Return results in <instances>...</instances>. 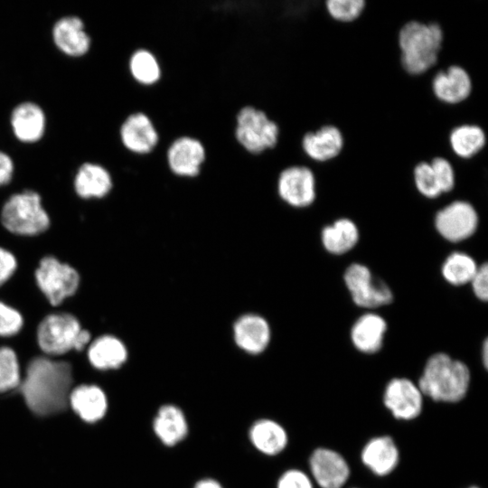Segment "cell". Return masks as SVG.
Listing matches in <instances>:
<instances>
[{
	"label": "cell",
	"instance_id": "obj_1",
	"mask_svg": "<svg viewBox=\"0 0 488 488\" xmlns=\"http://www.w3.org/2000/svg\"><path fill=\"white\" fill-rule=\"evenodd\" d=\"M72 385L70 362L40 354L28 361L19 389L32 412L51 416L66 409Z\"/></svg>",
	"mask_w": 488,
	"mask_h": 488
},
{
	"label": "cell",
	"instance_id": "obj_2",
	"mask_svg": "<svg viewBox=\"0 0 488 488\" xmlns=\"http://www.w3.org/2000/svg\"><path fill=\"white\" fill-rule=\"evenodd\" d=\"M444 43V31L436 21L410 19L397 33L399 61L403 71L422 76L437 67Z\"/></svg>",
	"mask_w": 488,
	"mask_h": 488
},
{
	"label": "cell",
	"instance_id": "obj_3",
	"mask_svg": "<svg viewBox=\"0 0 488 488\" xmlns=\"http://www.w3.org/2000/svg\"><path fill=\"white\" fill-rule=\"evenodd\" d=\"M470 384L469 367L446 352H436L427 360L418 381L425 398L442 403L460 402Z\"/></svg>",
	"mask_w": 488,
	"mask_h": 488
},
{
	"label": "cell",
	"instance_id": "obj_4",
	"mask_svg": "<svg viewBox=\"0 0 488 488\" xmlns=\"http://www.w3.org/2000/svg\"><path fill=\"white\" fill-rule=\"evenodd\" d=\"M52 223L42 194L33 189L24 188L11 193L0 208V225L14 237H40L51 229Z\"/></svg>",
	"mask_w": 488,
	"mask_h": 488
},
{
	"label": "cell",
	"instance_id": "obj_5",
	"mask_svg": "<svg viewBox=\"0 0 488 488\" xmlns=\"http://www.w3.org/2000/svg\"><path fill=\"white\" fill-rule=\"evenodd\" d=\"M33 277L37 290L53 310L76 296L82 283L79 269L53 254L38 259Z\"/></svg>",
	"mask_w": 488,
	"mask_h": 488
},
{
	"label": "cell",
	"instance_id": "obj_6",
	"mask_svg": "<svg viewBox=\"0 0 488 488\" xmlns=\"http://www.w3.org/2000/svg\"><path fill=\"white\" fill-rule=\"evenodd\" d=\"M82 322L73 313L53 310L37 323L34 341L42 355L59 358L75 352L77 337L83 328Z\"/></svg>",
	"mask_w": 488,
	"mask_h": 488
},
{
	"label": "cell",
	"instance_id": "obj_7",
	"mask_svg": "<svg viewBox=\"0 0 488 488\" xmlns=\"http://www.w3.org/2000/svg\"><path fill=\"white\" fill-rule=\"evenodd\" d=\"M234 137L245 151L259 155L277 145L279 127L261 109L244 106L236 115Z\"/></svg>",
	"mask_w": 488,
	"mask_h": 488
},
{
	"label": "cell",
	"instance_id": "obj_8",
	"mask_svg": "<svg viewBox=\"0 0 488 488\" xmlns=\"http://www.w3.org/2000/svg\"><path fill=\"white\" fill-rule=\"evenodd\" d=\"M343 280L353 303L360 307L374 309L393 301V293L387 283L363 264L349 265L343 273Z\"/></svg>",
	"mask_w": 488,
	"mask_h": 488
},
{
	"label": "cell",
	"instance_id": "obj_9",
	"mask_svg": "<svg viewBox=\"0 0 488 488\" xmlns=\"http://www.w3.org/2000/svg\"><path fill=\"white\" fill-rule=\"evenodd\" d=\"M276 191L280 200L287 205L296 209L307 208L317 197L316 174L306 164L288 165L279 172Z\"/></svg>",
	"mask_w": 488,
	"mask_h": 488
},
{
	"label": "cell",
	"instance_id": "obj_10",
	"mask_svg": "<svg viewBox=\"0 0 488 488\" xmlns=\"http://www.w3.org/2000/svg\"><path fill=\"white\" fill-rule=\"evenodd\" d=\"M478 223L476 209L465 200L449 202L436 212L434 219L436 231L450 242H460L473 236Z\"/></svg>",
	"mask_w": 488,
	"mask_h": 488
},
{
	"label": "cell",
	"instance_id": "obj_11",
	"mask_svg": "<svg viewBox=\"0 0 488 488\" xmlns=\"http://www.w3.org/2000/svg\"><path fill=\"white\" fill-rule=\"evenodd\" d=\"M425 397L418 383L406 377H395L384 388L382 401L393 418L410 421L420 416Z\"/></svg>",
	"mask_w": 488,
	"mask_h": 488
},
{
	"label": "cell",
	"instance_id": "obj_12",
	"mask_svg": "<svg viewBox=\"0 0 488 488\" xmlns=\"http://www.w3.org/2000/svg\"><path fill=\"white\" fill-rule=\"evenodd\" d=\"M429 86L433 97L447 106L464 103L470 98L474 89L473 79L467 69L456 63L435 70Z\"/></svg>",
	"mask_w": 488,
	"mask_h": 488
},
{
	"label": "cell",
	"instance_id": "obj_13",
	"mask_svg": "<svg viewBox=\"0 0 488 488\" xmlns=\"http://www.w3.org/2000/svg\"><path fill=\"white\" fill-rule=\"evenodd\" d=\"M51 39L54 47L69 58L84 57L93 43L84 20L72 14L60 16L53 22Z\"/></svg>",
	"mask_w": 488,
	"mask_h": 488
},
{
	"label": "cell",
	"instance_id": "obj_14",
	"mask_svg": "<svg viewBox=\"0 0 488 488\" xmlns=\"http://www.w3.org/2000/svg\"><path fill=\"white\" fill-rule=\"evenodd\" d=\"M309 475L320 488H343L351 475L345 457L328 447H317L308 459Z\"/></svg>",
	"mask_w": 488,
	"mask_h": 488
},
{
	"label": "cell",
	"instance_id": "obj_15",
	"mask_svg": "<svg viewBox=\"0 0 488 488\" xmlns=\"http://www.w3.org/2000/svg\"><path fill=\"white\" fill-rule=\"evenodd\" d=\"M117 137L127 152L137 155L151 153L159 143V135L153 121L140 111L123 118L117 128Z\"/></svg>",
	"mask_w": 488,
	"mask_h": 488
},
{
	"label": "cell",
	"instance_id": "obj_16",
	"mask_svg": "<svg viewBox=\"0 0 488 488\" xmlns=\"http://www.w3.org/2000/svg\"><path fill=\"white\" fill-rule=\"evenodd\" d=\"M9 125L14 137L21 144H37L47 130V114L33 100H23L15 104L9 115Z\"/></svg>",
	"mask_w": 488,
	"mask_h": 488
},
{
	"label": "cell",
	"instance_id": "obj_17",
	"mask_svg": "<svg viewBox=\"0 0 488 488\" xmlns=\"http://www.w3.org/2000/svg\"><path fill=\"white\" fill-rule=\"evenodd\" d=\"M115 186L114 175L104 164L82 162L72 178V190L82 201L102 200L111 194Z\"/></svg>",
	"mask_w": 488,
	"mask_h": 488
},
{
	"label": "cell",
	"instance_id": "obj_18",
	"mask_svg": "<svg viewBox=\"0 0 488 488\" xmlns=\"http://www.w3.org/2000/svg\"><path fill=\"white\" fill-rule=\"evenodd\" d=\"M206 159L202 143L195 137L182 136L174 138L166 149V163L170 172L180 178H195Z\"/></svg>",
	"mask_w": 488,
	"mask_h": 488
},
{
	"label": "cell",
	"instance_id": "obj_19",
	"mask_svg": "<svg viewBox=\"0 0 488 488\" xmlns=\"http://www.w3.org/2000/svg\"><path fill=\"white\" fill-rule=\"evenodd\" d=\"M300 146L311 162L324 164L336 159L344 147V136L335 125L327 123L304 133Z\"/></svg>",
	"mask_w": 488,
	"mask_h": 488
},
{
	"label": "cell",
	"instance_id": "obj_20",
	"mask_svg": "<svg viewBox=\"0 0 488 488\" xmlns=\"http://www.w3.org/2000/svg\"><path fill=\"white\" fill-rule=\"evenodd\" d=\"M360 457L362 465L371 473L383 477L397 468L400 453L395 440L388 435H383L369 439L361 448Z\"/></svg>",
	"mask_w": 488,
	"mask_h": 488
},
{
	"label": "cell",
	"instance_id": "obj_21",
	"mask_svg": "<svg viewBox=\"0 0 488 488\" xmlns=\"http://www.w3.org/2000/svg\"><path fill=\"white\" fill-rule=\"evenodd\" d=\"M85 352L89 363L99 371L119 369L128 357L124 342L110 333L93 337Z\"/></svg>",
	"mask_w": 488,
	"mask_h": 488
},
{
	"label": "cell",
	"instance_id": "obj_22",
	"mask_svg": "<svg viewBox=\"0 0 488 488\" xmlns=\"http://www.w3.org/2000/svg\"><path fill=\"white\" fill-rule=\"evenodd\" d=\"M233 334L238 347L248 353L258 354L267 347L271 331L265 318L249 314L235 322Z\"/></svg>",
	"mask_w": 488,
	"mask_h": 488
},
{
	"label": "cell",
	"instance_id": "obj_23",
	"mask_svg": "<svg viewBox=\"0 0 488 488\" xmlns=\"http://www.w3.org/2000/svg\"><path fill=\"white\" fill-rule=\"evenodd\" d=\"M387 329V322L381 315L375 313L363 314L351 328L352 343L361 353L374 354L382 348Z\"/></svg>",
	"mask_w": 488,
	"mask_h": 488
},
{
	"label": "cell",
	"instance_id": "obj_24",
	"mask_svg": "<svg viewBox=\"0 0 488 488\" xmlns=\"http://www.w3.org/2000/svg\"><path fill=\"white\" fill-rule=\"evenodd\" d=\"M488 134L477 123L463 122L453 127L447 135L451 154L460 160H470L486 146Z\"/></svg>",
	"mask_w": 488,
	"mask_h": 488
},
{
	"label": "cell",
	"instance_id": "obj_25",
	"mask_svg": "<svg viewBox=\"0 0 488 488\" xmlns=\"http://www.w3.org/2000/svg\"><path fill=\"white\" fill-rule=\"evenodd\" d=\"M156 437L166 446H174L188 435V423L183 411L173 404L161 406L152 425Z\"/></svg>",
	"mask_w": 488,
	"mask_h": 488
},
{
	"label": "cell",
	"instance_id": "obj_26",
	"mask_svg": "<svg viewBox=\"0 0 488 488\" xmlns=\"http://www.w3.org/2000/svg\"><path fill=\"white\" fill-rule=\"evenodd\" d=\"M69 404L81 419L89 423L101 419L108 409L104 390L94 384H81L73 388Z\"/></svg>",
	"mask_w": 488,
	"mask_h": 488
},
{
	"label": "cell",
	"instance_id": "obj_27",
	"mask_svg": "<svg viewBox=\"0 0 488 488\" xmlns=\"http://www.w3.org/2000/svg\"><path fill=\"white\" fill-rule=\"evenodd\" d=\"M249 438L258 452L268 456L279 455L288 444L286 428L270 418L256 420L249 428Z\"/></svg>",
	"mask_w": 488,
	"mask_h": 488
},
{
	"label": "cell",
	"instance_id": "obj_28",
	"mask_svg": "<svg viewBox=\"0 0 488 488\" xmlns=\"http://www.w3.org/2000/svg\"><path fill=\"white\" fill-rule=\"evenodd\" d=\"M360 232L356 223L348 218H340L323 228L321 240L325 250L333 255H343L358 243Z\"/></svg>",
	"mask_w": 488,
	"mask_h": 488
},
{
	"label": "cell",
	"instance_id": "obj_29",
	"mask_svg": "<svg viewBox=\"0 0 488 488\" xmlns=\"http://www.w3.org/2000/svg\"><path fill=\"white\" fill-rule=\"evenodd\" d=\"M127 71L142 86H152L161 78V67L155 54L144 48L134 50L127 59Z\"/></svg>",
	"mask_w": 488,
	"mask_h": 488
},
{
	"label": "cell",
	"instance_id": "obj_30",
	"mask_svg": "<svg viewBox=\"0 0 488 488\" xmlns=\"http://www.w3.org/2000/svg\"><path fill=\"white\" fill-rule=\"evenodd\" d=\"M477 268V263L470 255L455 251L444 260L441 274L447 283L459 286L469 284Z\"/></svg>",
	"mask_w": 488,
	"mask_h": 488
},
{
	"label": "cell",
	"instance_id": "obj_31",
	"mask_svg": "<svg viewBox=\"0 0 488 488\" xmlns=\"http://www.w3.org/2000/svg\"><path fill=\"white\" fill-rule=\"evenodd\" d=\"M21 366L16 351L10 345H0V393L19 388Z\"/></svg>",
	"mask_w": 488,
	"mask_h": 488
},
{
	"label": "cell",
	"instance_id": "obj_32",
	"mask_svg": "<svg viewBox=\"0 0 488 488\" xmlns=\"http://www.w3.org/2000/svg\"><path fill=\"white\" fill-rule=\"evenodd\" d=\"M411 177L416 190L423 197L433 200L443 194L428 160L418 161L412 168Z\"/></svg>",
	"mask_w": 488,
	"mask_h": 488
},
{
	"label": "cell",
	"instance_id": "obj_33",
	"mask_svg": "<svg viewBox=\"0 0 488 488\" xmlns=\"http://www.w3.org/2000/svg\"><path fill=\"white\" fill-rule=\"evenodd\" d=\"M366 0H325L324 10L327 15L339 23H352L363 14Z\"/></svg>",
	"mask_w": 488,
	"mask_h": 488
},
{
	"label": "cell",
	"instance_id": "obj_34",
	"mask_svg": "<svg viewBox=\"0 0 488 488\" xmlns=\"http://www.w3.org/2000/svg\"><path fill=\"white\" fill-rule=\"evenodd\" d=\"M26 324L22 311L0 298V339H11L23 330Z\"/></svg>",
	"mask_w": 488,
	"mask_h": 488
},
{
	"label": "cell",
	"instance_id": "obj_35",
	"mask_svg": "<svg viewBox=\"0 0 488 488\" xmlns=\"http://www.w3.org/2000/svg\"><path fill=\"white\" fill-rule=\"evenodd\" d=\"M428 161L436 176L442 193L452 192L456 184L455 167L452 161L442 155H434Z\"/></svg>",
	"mask_w": 488,
	"mask_h": 488
},
{
	"label": "cell",
	"instance_id": "obj_36",
	"mask_svg": "<svg viewBox=\"0 0 488 488\" xmlns=\"http://www.w3.org/2000/svg\"><path fill=\"white\" fill-rule=\"evenodd\" d=\"M309 474L297 468L286 470L278 478L277 488H314Z\"/></svg>",
	"mask_w": 488,
	"mask_h": 488
},
{
	"label": "cell",
	"instance_id": "obj_37",
	"mask_svg": "<svg viewBox=\"0 0 488 488\" xmlns=\"http://www.w3.org/2000/svg\"><path fill=\"white\" fill-rule=\"evenodd\" d=\"M18 268L19 260L14 252L0 245V288L13 279Z\"/></svg>",
	"mask_w": 488,
	"mask_h": 488
},
{
	"label": "cell",
	"instance_id": "obj_38",
	"mask_svg": "<svg viewBox=\"0 0 488 488\" xmlns=\"http://www.w3.org/2000/svg\"><path fill=\"white\" fill-rule=\"evenodd\" d=\"M474 296L481 301L488 299V265L486 262L478 266V268L469 283Z\"/></svg>",
	"mask_w": 488,
	"mask_h": 488
},
{
	"label": "cell",
	"instance_id": "obj_39",
	"mask_svg": "<svg viewBox=\"0 0 488 488\" xmlns=\"http://www.w3.org/2000/svg\"><path fill=\"white\" fill-rule=\"evenodd\" d=\"M15 174V163L12 155L0 149V188L9 185Z\"/></svg>",
	"mask_w": 488,
	"mask_h": 488
},
{
	"label": "cell",
	"instance_id": "obj_40",
	"mask_svg": "<svg viewBox=\"0 0 488 488\" xmlns=\"http://www.w3.org/2000/svg\"><path fill=\"white\" fill-rule=\"evenodd\" d=\"M193 488H224L221 483L211 478H204L199 480L193 486Z\"/></svg>",
	"mask_w": 488,
	"mask_h": 488
},
{
	"label": "cell",
	"instance_id": "obj_41",
	"mask_svg": "<svg viewBox=\"0 0 488 488\" xmlns=\"http://www.w3.org/2000/svg\"><path fill=\"white\" fill-rule=\"evenodd\" d=\"M482 354V362L485 369L488 368V342L487 339L483 341V348L481 351Z\"/></svg>",
	"mask_w": 488,
	"mask_h": 488
},
{
	"label": "cell",
	"instance_id": "obj_42",
	"mask_svg": "<svg viewBox=\"0 0 488 488\" xmlns=\"http://www.w3.org/2000/svg\"><path fill=\"white\" fill-rule=\"evenodd\" d=\"M467 488H480V487H479V486H476V485H471V486H469V487H467Z\"/></svg>",
	"mask_w": 488,
	"mask_h": 488
},
{
	"label": "cell",
	"instance_id": "obj_43",
	"mask_svg": "<svg viewBox=\"0 0 488 488\" xmlns=\"http://www.w3.org/2000/svg\"><path fill=\"white\" fill-rule=\"evenodd\" d=\"M352 488H358V487H352Z\"/></svg>",
	"mask_w": 488,
	"mask_h": 488
}]
</instances>
